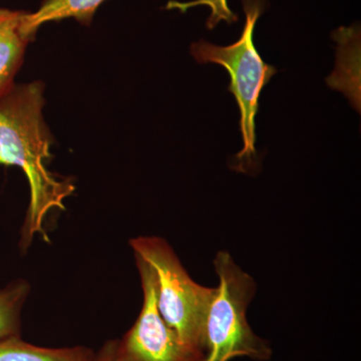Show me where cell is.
Instances as JSON below:
<instances>
[{
	"label": "cell",
	"mask_w": 361,
	"mask_h": 361,
	"mask_svg": "<svg viewBox=\"0 0 361 361\" xmlns=\"http://www.w3.org/2000/svg\"><path fill=\"white\" fill-rule=\"evenodd\" d=\"M116 341H110L94 355V361H118L116 355Z\"/></svg>",
	"instance_id": "8fae6325"
},
{
	"label": "cell",
	"mask_w": 361,
	"mask_h": 361,
	"mask_svg": "<svg viewBox=\"0 0 361 361\" xmlns=\"http://www.w3.org/2000/svg\"><path fill=\"white\" fill-rule=\"evenodd\" d=\"M94 355L84 346L45 348L21 341L20 336L0 339V361H94Z\"/></svg>",
	"instance_id": "ba28073f"
},
{
	"label": "cell",
	"mask_w": 361,
	"mask_h": 361,
	"mask_svg": "<svg viewBox=\"0 0 361 361\" xmlns=\"http://www.w3.org/2000/svg\"><path fill=\"white\" fill-rule=\"evenodd\" d=\"M197 6H207L210 8V16L206 23L209 30H213L222 21H225L227 25H232L238 20V16L230 8L228 0H190L184 2L170 0L166 4L165 8L167 11H178L185 13L189 9Z\"/></svg>",
	"instance_id": "30bf717a"
},
{
	"label": "cell",
	"mask_w": 361,
	"mask_h": 361,
	"mask_svg": "<svg viewBox=\"0 0 361 361\" xmlns=\"http://www.w3.org/2000/svg\"><path fill=\"white\" fill-rule=\"evenodd\" d=\"M213 264L219 282L204 322V361L269 360V344L254 334L247 320V308L257 289L255 280L235 262L229 252H218Z\"/></svg>",
	"instance_id": "3957f363"
},
{
	"label": "cell",
	"mask_w": 361,
	"mask_h": 361,
	"mask_svg": "<svg viewBox=\"0 0 361 361\" xmlns=\"http://www.w3.org/2000/svg\"><path fill=\"white\" fill-rule=\"evenodd\" d=\"M246 21L241 37L233 44L219 47L200 39L190 49L199 63H216L224 66L231 82L228 90L236 99L240 111V130L243 149L234 157L232 168L249 173L256 168V123L259 97L266 85L269 84L277 70L267 65L254 44V30L260 16L264 13L266 0H241Z\"/></svg>",
	"instance_id": "7a4b0ae2"
},
{
	"label": "cell",
	"mask_w": 361,
	"mask_h": 361,
	"mask_svg": "<svg viewBox=\"0 0 361 361\" xmlns=\"http://www.w3.org/2000/svg\"><path fill=\"white\" fill-rule=\"evenodd\" d=\"M135 256L148 262L155 277L157 303L165 322L183 343L203 353V327L215 287L197 283L165 239L141 236L130 240Z\"/></svg>",
	"instance_id": "277c9868"
},
{
	"label": "cell",
	"mask_w": 361,
	"mask_h": 361,
	"mask_svg": "<svg viewBox=\"0 0 361 361\" xmlns=\"http://www.w3.org/2000/svg\"><path fill=\"white\" fill-rule=\"evenodd\" d=\"M44 85L42 80L16 84L0 97V166L20 168L27 178L30 201L20 246L26 250L33 237L49 241L44 224L52 209L65 210L63 201L75 187L47 169L51 158V134L45 123Z\"/></svg>",
	"instance_id": "6da1fadb"
},
{
	"label": "cell",
	"mask_w": 361,
	"mask_h": 361,
	"mask_svg": "<svg viewBox=\"0 0 361 361\" xmlns=\"http://www.w3.org/2000/svg\"><path fill=\"white\" fill-rule=\"evenodd\" d=\"M27 11L0 8V97L13 89L33 37L25 30Z\"/></svg>",
	"instance_id": "8992f818"
},
{
	"label": "cell",
	"mask_w": 361,
	"mask_h": 361,
	"mask_svg": "<svg viewBox=\"0 0 361 361\" xmlns=\"http://www.w3.org/2000/svg\"><path fill=\"white\" fill-rule=\"evenodd\" d=\"M30 292L25 280H16L0 289V339L20 336L21 310Z\"/></svg>",
	"instance_id": "9c48e42d"
},
{
	"label": "cell",
	"mask_w": 361,
	"mask_h": 361,
	"mask_svg": "<svg viewBox=\"0 0 361 361\" xmlns=\"http://www.w3.org/2000/svg\"><path fill=\"white\" fill-rule=\"evenodd\" d=\"M144 301L139 317L122 341H116L118 361H204L205 355L183 343L163 319L157 303L155 277L148 262L135 256Z\"/></svg>",
	"instance_id": "5b68a950"
},
{
	"label": "cell",
	"mask_w": 361,
	"mask_h": 361,
	"mask_svg": "<svg viewBox=\"0 0 361 361\" xmlns=\"http://www.w3.org/2000/svg\"><path fill=\"white\" fill-rule=\"evenodd\" d=\"M106 0H42L37 11H27L25 30L35 39L37 30L45 23L75 20L80 25L90 26L97 9Z\"/></svg>",
	"instance_id": "52a82bcc"
}]
</instances>
